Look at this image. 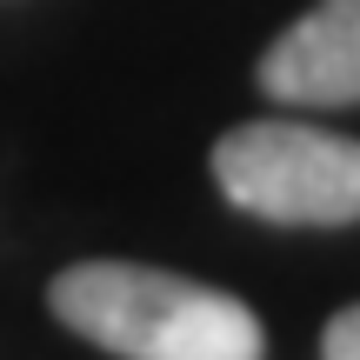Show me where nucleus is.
Wrapping results in <instances>:
<instances>
[{"label":"nucleus","mask_w":360,"mask_h":360,"mask_svg":"<svg viewBox=\"0 0 360 360\" xmlns=\"http://www.w3.org/2000/svg\"><path fill=\"white\" fill-rule=\"evenodd\" d=\"M47 307L114 360H267L247 300L141 260H74L53 274Z\"/></svg>","instance_id":"obj_1"},{"label":"nucleus","mask_w":360,"mask_h":360,"mask_svg":"<svg viewBox=\"0 0 360 360\" xmlns=\"http://www.w3.org/2000/svg\"><path fill=\"white\" fill-rule=\"evenodd\" d=\"M227 207L267 227H354L360 220V141L307 120H247L207 154Z\"/></svg>","instance_id":"obj_2"},{"label":"nucleus","mask_w":360,"mask_h":360,"mask_svg":"<svg viewBox=\"0 0 360 360\" xmlns=\"http://www.w3.org/2000/svg\"><path fill=\"white\" fill-rule=\"evenodd\" d=\"M254 74L281 107H360V0L307 7Z\"/></svg>","instance_id":"obj_3"},{"label":"nucleus","mask_w":360,"mask_h":360,"mask_svg":"<svg viewBox=\"0 0 360 360\" xmlns=\"http://www.w3.org/2000/svg\"><path fill=\"white\" fill-rule=\"evenodd\" d=\"M321 360H360V300H354V307H340L334 321H327Z\"/></svg>","instance_id":"obj_4"}]
</instances>
